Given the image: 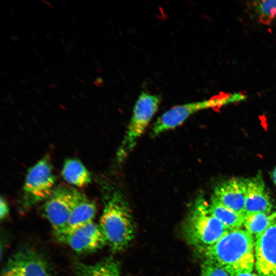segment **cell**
<instances>
[{"instance_id": "obj_1", "label": "cell", "mask_w": 276, "mask_h": 276, "mask_svg": "<svg viewBox=\"0 0 276 276\" xmlns=\"http://www.w3.org/2000/svg\"><path fill=\"white\" fill-rule=\"evenodd\" d=\"M254 237L246 229L228 231L203 250L205 258L219 264L232 274L252 271L255 263Z\"/></svg>"}, {"instance_id": "obj_2", "label": "cell", "mask_w": 276, "mask_h": 276, "mask_svg": "<svg viewBox=\"0 0 276 276\" xmlns=\"http://www.w3.org/2000/svg\"><path fill=\"white\" fill-rule=\"evenodd\" d=\"M99 225L111 250L125 249L133 240L135 224L129 205L119 192L107 201Z\"/></svg>"}, {"instance_id": "obj_3", "label": "cell", "mask_w": 276, "mask_h": 276, "mask_svg": "<svg viewBox=\"0 0 276 276\" xmlns=\"http://www.w3.org/2000/svg\"><path fill=\"white\" fill-rule=\"evenodd\" d=\"M182 231L189 244L203 251L229 231L211 214L209 203L200 195L190 208L184 221Z\"/></svg>"}, {"instance_id": "obj_4", "label": "cell", "mask_w": 276, "mask_h": 276, "mask_svg": "<svg viewBox=\"0 0 276 276\" xmlns=\"http://www.w3.org/2000/svg\"><path fill=\"white\" fill-rule=\"evenodd\" d=\"M159 96L142 91L134 104L130 121L119 149V161L124 160L134 148L152 118L158 110Z\"/></svg>"}, {"instance_id": "obj_5", "label": "cell", "mask_w": 276, "mask_h": 276, "mask_svg": "<svg viewBox=\"0 0 276 276\" xmlns=\"http://www.w3.org/2000/svg\"><path fill=\"white\" fill-rule=\"evenodd\" d=\"M244 99L240 94L220 95L203 101L185 103L171 107L159 117L153 124L151 135L156 136L181 125L195 112L206 108L222 106Z\"/></svg>"}, {"instance_id": "obj_6", "label": "cell", "mask_w": 276, "mask_h": 276, "mask_svg": "<svg viewBox=\"0 0 276 276\" xmlns=\"http://www.w3.org/2000/svg\"><path fill=\"white\" fill-rule=\"evenodd\" d=\"M56 182L49 159L44 157L31 167L25 178L24 200L28 206L46 200L52 194Z\"/></svg>"}, {"instance_id": "obj_7", "label": "cell", "mask_w": 276, "mask_h": 276, "mask_svg": "<svg viewBox=\"0 0 276 276\" xmlns=\"http://www.w3.org/2000/svg\"><path fill=\"white\" fill-rule=\"evenodd\" d=\"M83 194L69 187L55 188L44 201L42 213L52 226L54 232L64 229L74 206Z\"/></svg>"}, {"instance_id": "obj_8", "label": "cell", "mask_w": 276, "mask_h": 276, "mask_svg": "<svg viewBox=\"0 0 276 276\" xmlns=\"http://www.w3.org/2000/svg\"><path fill=\"white\" fill-rule=\"evenodd\" d=\"M57 240L78 254L95 252L107 244L99 224L90 221L74 228L54 232Z\"/></svg>"}, {"instance_id": "obj_9", "label": "cell", "mask_w": 276, "mask_h": 276, "mask_svg": "<svg viewBox=\"0 0 276 276\" xmlns=\"http://www.w3.org/2000/svg\"><path fill=\"white\" fill-rule=\"evenodd\" d=\"M2 276H51L45 259L35 250H19L6 263Z\"/></svg>"}, {"instance_id": "obj_10", "label": "cell", "mask_w": 276, "mask_h": 276, "mask_svg": "<svg viewBox=\"0 0 276 276\" xmlns=\"http://www.w3.org/2000/svg\"><path fill=\"white\" fill-rule=\"evenodd\" d=\"M255 266L261 276H276V220L257 239Z\"/></svg>"}, {"instance_id": "obj_11", "label": "cell", "mask_w": 276, "mask_h": 276, "mask_svg": "<svg viewBox=\"0 0 276 276\" xmlns=\"http://www.w3.org/2000/svg\"><path fill=\"white\" fill-rule=\"evenodd\" d=\"M246 179L233 177L218 185L213 195L223 205L241 214H245Z\"/></svg>"}, {"instance_id": "obj_12", "label": "cell", "mask_w": 276, "mask_h": 276, "mask_svg": "<svg viewBox=\"0 0 276 276\" xmlns=\"http://www.w3.org/2000/svg\"><path fill=\"white\" fill-rule=\"evenodd\" d=\"M272 208L273 204L266 191L261 172L252 178L246 179L245 215L257 213H270Z\"/></svg>"}, {"instance_id": "obj_13", "label": "cell", "mask_w": 276, "mask_h": 276, "mask_svg": "<svg viewBox=\"0 0 276 276\" xmlns=\"http://www.w3.org/2000/svg\"><path fill=\"white\" fill-rule=\"evenodd\" d=\"M76 276H122L119 262L110 257L94 264H78Z\"/></svg>"}, {"instance_id": "obj_14", "label": "cell", "mask_w": 276, "mask_h": 276, "mask_svg": "<svg viewBox=\"0 0 276 276\" xmlns=\"http://www.w3.org/2000/svg\"><path fill=\"white\" fill-rule=\"evenodd\" d=\"M211 214L219 220L228 230L240 228L243 225L245 215L236 212L220 202L213 195L209 203Z\"/></svg>"}, {"instance_id": "obj_15", "label": "cell", "mask_w": 276, "mask_h": 276, "mask_svg": "<svg viewBox=\"0 0 276 276\" xmlns=\"http://www.w3.org/2000/svg\"><path fill=\"white\" fill-rule=\"evenodd\" d=\"M62 176L68 183L78 188H83L91 181L89 172L78 159H67L62 170Z\"/></svg>"}, {"instance_id": "obj_16", "label": "cell", "mask_w": 276, "mask_h": 276, "mask_svg": "<svg viewBox=\"0 0 276 276\" xmlns=\"http://www.w3.org/2000/svg\"><path fill=\"white\" fill-rule=\"evenodd\" d=\"M96 211L97 207L94 202L83 194L73 209L65 229L74 228L93 221Z\"/></svg>"}, {"instance_id": "obj_17", "label": "cell", "mask_w": 276, "mask_h": 276, "mask_svg": "<svg viewBox=\"0 0 276 276\" xmlns=\"http://www.w3.org/2000/svg\"><path fill=\"white\" fill-rule=\"evenodd\" d=\"M276 220V212L257 213L245 215L243 225L256 239Z\"/></svg>"}, {"instance_id": "obj_18", "label": "cell", "mask_w": 276, "mask_h": 276, "mask_svg": "<svg viewBox=\"0 0 276 276\" xmlns=\"http://www.w3.org/2000/svg\"><path fill=\"white\" fill-rule=\"evenodd\" d=\"M256 11L262 19L276 18V0H265L254 3Z\"/></svg>"}, {"instance_id": "obj_19", "label": "cell", "mask_w": 276, "mask_h": 276, "mask_svg": "<svg viewBox=\"0 0 276 276\" xmlns=\"http://www.w3.org/2000/svg\"><path fill=\"white\" fill-rule=\"evenodd\" d=\"M201 276H234L224 267L215 262L205 260L201 266Z\"/></svg>"}, {"instance_id": "obj_20", "label": "cell", "mask_w": 276, "mask_h": 276, "mask_svg": "<svg viewBox=\"0 0 276 276\" xmlns=\"http://www.w3.org/2000/svg\"><path fill=\"white\" fill-rule=\"evenodd\" d=\"M0 204V218L1 220L5 219L8 215L9 209L8 204L2 196L1 197Z\"/></svg>"}, {"instance_id": "obj_21", "label": "cell", "mask_w": 276, "mask_h": 276, "mask_svg": "<svg viewBox=\"0 0 276 276\" xmlns=\"http://www.w3.org/2000/svg\"><path fill=\"white\" fill-rule=\"evenodd\" d=\"M235 276H261L259 274H256L254 272H242L236 274Z\"/></svg>"}, {"instance_id": "obj_22", "label": "cell", "mask_w": 276, "mask_h": 276, "mask_svg": "<svg viewBox=\"0 0 276 276\" xmlns=\"http://www.w3.org/2000/svg\"><path fill=\"white\" fill-rule=\"evenodd\" d=\"M41 2L42 3H43L44 4L49 6L50 7L52 8H54V6H53V5L50 3L49 2L46 1V0H41Z\"/></svg>"}, {"instance_id": "obj_23", "label": "cell", "mask_w": 276, "mask_h": 276, "mask_svg": "<svg viewBox=\"0 0 276 276\" xmlns=\"http://www.w3.org/2000/svg\"><path fill=\"white\" fill-rule=\"evenodd\" d=\"M272 178L273 182L276 186V167H275L273 172H272Z\"/></svg>"}, {"instance_id": "obj_24", "label": "cell", "mask_w": 276, "mask_h": 276, "mask_svg": "<svg viewBox=\"0 0 276 276\" xmlns=\"http://www.w3.org/2000/svg\"><path fill=\"white\" fill-rule=\"evenodd\" d=\"M95 81L98 83H99L100 85H101V84H102L103 83V81L102 79L100 77H97L96 79L95 80Z\"/></svg>"}, {"instance_id": "obj_25", "label": "cell", "mask_w": 276, "mask_h": 276, "mask_svg": "<svg viewBox=\"0 0 276 276\" xmlns=\"http://www.w3.org/2000/svg\"><path fill=\"white\" fill-rule=\"evenodd\" d=\"M49 86L53 90L58 88L57 85H56L55 83L49 84Z\"/></svg>"}, {"instance_id": "obj_26", "label": "cell", "mask_w": 276, "mask_h": 276, "mask_svg": "<svg viewBox=\"0 0 276 276\" xmlns=\"http://www.w3.org/2000/svg\"><path fill=\"white\" fill-rule=\"evenodd\" d=\"M14 37L16 40V41H18V42H20V37H19V36L17 34H15L14 35Z\"/></svg>"}, {"instance_id": "obj_27", "label": "cell", "mask_w": 276, "mask_h": 276, "mask_svg": "<svg viewBox=\"0 0 276 276\" xmlns=\"http://www.w3.org/2000/svg\"><path fill=\"white\" fill-rule=\"evenodd\" d=\"M70 43L73 48L76 46V44L74 41H71Z\"/></svg>"}, {"instance_id": "obj_28", "label": "cell", "mask_w": 276, "mask_h": 276, "mask_svg": "<svg viewBox=\"0 0 276 276\" xmlns=\"http://www.w3.org/2000/svg\"><path fill=\"white\" fill-rule=\"evenodd\" d=\"M9 9H10V11L11 13L14 15L15 14V10L13 8H11L10 7H9Z\"/></svg>"}, {"instance_id": "obj_29", "label": "cell", "mask_w": 276, "mask_h": 276, "mask_svg": "<svg viewBox=\"0 0 276 276\" xmlns=\"http://www.w3.org/2000/svg\"><path fill=\"white\" fill-rule=\"evenodd\" d=\"M61 5L63 7H65V8L66 7V8H67V7H66V3H65V2L64 1H63V0L61 1Z\"/></svg>"}, {"instance_id": "obj_30", "label": "cell", "mask_w": 276, "mask_h": 276, "mask_svg": "<svg viewBox=\"0 0 276 276\" xmlns=\"http://www.w3.org/2000/svg\"><path fill=\"white\" fill-rule=\"evenodd\" d=\"M19 82H20V83L21 86H26V83H25V82L22 80H20Z\"/></svg>"}, {"instance_id": "obj_31", "label": "cell", "mask_w": 276, "mask_h": 276, "mask_svg": "<svg viewBox=\"0 0 276 276\" xmlns=\"http://www.w3.org/2000/svg\"><path fill=\"white\" fill-rule=\"evenodd\" d=\"M82 84H83L84 85H86V82L83 80V79H80L79 81Z\"/></svg>"}, {"instance_id": "obj_32", "label": "cell", "mask_w": 276, "mask_h": 276, "mask_svg": "<svg viewBox=\"0 0 276 276\" xmlns=\"http://www.w3.org/2000/svg\"><path fill=\"white\" fill-rule=\"evenodd\" d=\"M79 95L84 98L86 97L85 95L82 92L79 93Z\"/></svg>"}, {"instance_id": "obj_33", "label": "cell", "mask_w": 276, "mask_h": 276, "mask_svg": "<svg viewBox=\"0 0 276 276\" xmlns=\"http://www.w3.org/2000/svg\"><path fill=\"white\" fill-rule=\"evenodd\" d=\"M32 51H33L34 54L36 55V56H37V57H39V55H38L37 52L34 49H33Z\"/></svg>"}, {"instance_id": "obj_34", "label": "cell", "mask_w": 276, "mask_h": 276, "mask_svg": "<svg viewBox=\"0 0 276 276\" xmlns=\"http://www.w3.org/2000/svg\"><path fill=\"white\" fill-rule=\"evenodd\" d=\"M35 90L39 94H40V95L41 94V90H40L39 89L37 88H35Z\"/></svg>"}, {"instance_id": "obj_35", "label": "cell", "mask_w": 276, "mask_h": 276, "mask_svg": "<svg viewBox=\"0 0 276 276\" xmlns=\"http://www.w3.org/2000/svg\"><path fill=\"white\" fill-rule=\"evenodd\" d=\"M46 38L48 39L49 40H51V36L49 35V34H45V35Z\"/></svg>"}, {"instance_id": "obj_36", "label": "cell", "mask_w": 276, "mask_h": 276, "mask_svg": "<svg viewBox=\"0 0 276 276\" xmlns=\"http://www.w3.org/2000/svg\"><path fill=\"white\" fill-rule=\"evenodd\" d=\"M10 38H11V39L13 41L16 42V40H15V39L14 36L11 35V36H10Z\"/></svg>"}, {"instance_id": "obj_37", "label": "cell", "mask_w": 276, "mask_h": 276, "mask_svg": "<svg viewBox=\"0 0 276 276\" xmlns=\"http://www.w3.org/2000/svg\"><path fill=\"white\" fill-rule=\"evenodd\" d=\"M64 52L66 54H69L70 53V52H71L67 49L64 50Z\"/></svg>"}, {"instance_id": "obj_38", "label": "cell", "mask_w": 276, "mask_h": 276, "mask_svg": "<svg viewBox=\"0 0 276 276\" xmlns=\"http://www.w3.org/2000/svg\"><path fill=\"white\" fill-rule=\"evenodd\" d=\"M80 51H81V53H82L83 54H84V55H85V54H85V52L84 51V50H83V48H81V49H80Z\"/></svg>"}, {"instance_id": "obj_39", "label": "cell", "mask_w": 276, "mask_h": 276, "mask_svg": "<svg viewBox=\"0 0 276 276\" xmlns=\"http://www.w3.org/2000/svg\"><path fill=\"white\" fill-rule=\"evenodd\" d=\"M21 90L22 92H23L25 94H27L26 89H25L24 88H21Z\"/></svg>"}, {"instance_id": "obj_40", "label": "cell", "mask_w": 276, "mask_h": 276, "mask_svg": "<svg viewBox=\"0 0 276 276\" xmlns=\"http://www.w3.org/2000/svg\"><path fill=\"white\" fill-rule=\"evenodd\" d=\"M3 75L6 76V77H8V74L6 72H5V71L3 72Z\"/></svg>"}, {"instance_id": "obj_41", "label": "cell", "mask_w": 276, "mask_h": 276, "mask_svg": "<svg viewBox=\"0 0 276 276\" xmlns=\"http://www.w3.org/2000/svg\"><path fill=\"white\" fill-rule=\"evenodd\" d=\"M7 94L8 95V96H10V97H12V96H13L12 93H10V92L9 91L7 92Z\"/></svg>"}, {"instance_id": "obj_42", "label": "cell", "mask_w": 276, "mask_h": 276, "mask_svg": "<svg viewBox=\"0 0 276 276\" xmlns=\"http://www.w3.org/2000/svg\"><path fill=\"white\" fill-rule=\"evenodd\" d=\"M5 47L8 50H10V47L9 45H7V44H5Z\"/></svg>"}, {"instance_id": "obj_43", "label": "cell", "mask_w": 276, "mask_h": 276, "mask_svg": "<svg viewBox=\"0 0 276 276\" xmlns=\"http://www.w3.org/2000/svg\"><path fill=\"white\" fill-rule=\"evenodd\" d=\"M45 72L46 73H47L48 74H51L50 71H49V70L45 69Z\"/></svg>"}, {"instance_id": "obj_44", "label": "cell", "mask_w": 276, "mask_h": 276, "mask_svg": "<svg viewBox=\"0 0 276 276\" xmlns=\"http://www.w3.org/2000/svg\"><path fill=\"white\" fill-rule=\"evenodd\" d=\"M85 14L87 16H89L90 14V13L89 11H86L85 12Z\"/></svg>"}, {"instance_id": "obj_45", "label": "cell", "mask_w": 276, "mask_h": 276, "mask_svg": "<svg viewBox=\"0 0 276 276\" xmlns=\"http://www.w3.org/2000/svg\"><path fill=\"white\" fill-rule=\"evenodd\" d=\"M49 34L50 36H51V37H55L54 34L53 33H52V32L49 33Z\"/></svg>"}, {"instance_id": "obj_46", "label": "cell", "mask_w": 276, "mask_h": 276, "mask_svg": "<svg viewBox=\"0 0 276 276\" xmlns=\"http://www.w3.org/2000/svg\"><path fill=\"white\" fill-rule=\"evenodd\" d=\"M60 40L64 44H66L65 41L63 39H60Z\"/></svg>"}, {"instance_id": "obj_47", "label": "cell", "mask_w": 276, "mask_h": 276, "mask_svg": "<svg viewBox=\"0 0 276 276\" xmlns=\"http://www.w3.org/2000/svg\"><path fill=\"white\" fill-rule=\"evenodd\" d=\"M26 90H27V94H32V93H31V91H30V90H29V89H27Z\"/></svg>"}, {"instance_id": "obj_48", "label": "cell", "mask_w": 276, "mask_h": 276, "mask_svg": "<svg viewBox=\"0 0 276 276\" xmlns=\"http://www.w3.org/2000/svg\"><path fill=\"white\" fill-rule=\"evenodd\" d=\"M32 35H33L34 37H36L37 36V34L34 32H32Z\"/></svg>"}, {"instance_id": "obj_49", "label": "cell", "mask_w": 276, "mask_h": 276, "mask_svg": "<svg viewBox=\"0 0 276 276\" xmlns=\"http://www.w3.org/2000/svg\"><path fill=\"white\" fill-rule=\"evenodd\" d=\"M14 88L15 89H17V87L16 86V85L14 84H11Z\"/></svg>"}, {"instance_id": "obj_50", "label": "cell", "mask_w": 276, "mask_h": 276, "mask_svg": "<svg viewBox=\"0 0 276 276\" xmlns=\"http://www.w3.org/2000/svg\"><path fill=\"white\" fill-rule=\"evenodd\" d=\"M39 60L41 61L42 63H45L44 61L41 58L39 57Z\"/></svg>"}, {"instance_id": "obj_51", "label": "cell", "mask_w": 276, "mask_h": 276, "mask_svg": "<svg viewBox=\"0 0 276 276\" xmlns=\"http://www.w3.org/2000/svg\"><path fill=\"white\" fill-rule=\"evenodd\" d=\"M70 95H71V96L73 99H76V98H75V97L74 96V95H73V94L70 93Z\"/></svg>"}, {"instance_id": "obj_52", "label": "cell", "mask_w": 276, "mask_h": 276, "mask_svg": "<svg viewBox=\"0 0 276 276\" xmlns=\"http://www.w3.org/2000/svg\"><path fill=\"white\" fill-rule=\"evenodd\" d=\"M11 55L12 57H13L14 58H16V56H15L13 53H11Z\"/></svg>"}, {"instance_id": "obj_53", "label": "cell", "mask_w": 276, "mask_h": 276, "mask_svg": "<svg viewBox=\"0 0 276 276\" xmlns=\"http://www.w3.org/2000/svg\"><path fill=\"white\" fill-rule=\"evenodd\" d=\"M75 79H76L77 80H78V81H80V79L78 77H77V76H75Z\"/></svg>"}, {"instance_id": "obj_54", "label": "cell", "mask_w": 276, "mask_h": 276, "mask_svg": "<svg viewBox=\"0 0 276 276\" xmlns=\"http://www.w3.org/2000/svg\"><path fill=\"white\" fill-rule=\"evenodd\" d=\"M59 32L61 34H62V35H64L63 32L62 31H61V30H60L59 31Z\"/></svg>"}, {"instance_id": "obj_55", "label": "cell", "mask_w": 276, "mask_h": 276, "mask_svg": "<svg viewBox=\"0 0 276 276\" xmlns=\"http://www.w3.org/2000/svg\"><path fill=\"white\" fill-rule=\"evenodd\" d=\"M88 77H89V78L90 79H91V80H94V77L92 76H88Z\"/></svg>"}, {"instance_id": "obj_56", "label": "cell", "mask_w": 276, "mask_h": 276, "mask_svg": "<svg viewBox=\"0 0 276 276\" xmlns=\"http://www.w3.org/2000/svg\"><path fill=\"white\" fill-rule=\"evenodd\" d=\"M32 18L33 19H35V18H37V16L36 15H32Z\"/></svg>"}, {"instance_id": "obj_57", "label": "cell", "mask_w": 276, "mask_h": 276, "mask_svg": "<svg viewBox=\"0 0 276 276\" xmlns=\"http://www.w3.org/2000/svg\"><path fill=\"white\" fill-rule=\"evenodd\" d=\"M67 61H68L69 62H70L71 64H73V62H72V61H71L70 59H67Z\"/></svg>"}, {"instance_id": "obj_58", "label": "cell", "mask_w": 276, "mask_h": 276, "mask_svg": "<svg viewBox=\"0 0 276 276\" xmlns=\"http://www.w3.org/2000/svg\"><path fill=\"white\" fill-rule=\"evenodd\" d=\"M90 55L91 56V57L93 59H95L94 56L91 53L90 54Z\"/></svg>"}, {"instance_id": "obj_59", "label": "cell", "mask_w": 276, "mask_h": 276, "mask_svg": "<svg viewBox=\"0 0 276 276\" xmlns=\"http://www.w3.org/2000/svg\"><path fill=\"white\" fill-rule=\"evenodd\" d=\"M4 71H5V72H6L7 73H8V74L9 73V71H8V70H7V69H5Z\"/></svg>"}, {"instance_id": "obj_60", "label": "cell", "mask_w": 276, "mask_h": 276, "mask_svg": "<svg viewBox=\"0 0 276 276\" xmlns=\"http://www.w3.org/2000/svg\"><path fill=\"white\" fill-rule=\"evenodd\" d=\"M78 72L79 74H83V72H82V71H78Z\"/></svg>"}, {"instance_id": "obj_61", "label": "cell", "mask_w": 276, "mask_h": 276, "mask_svg": "<svg viewBox=\"0 0 276 276\" xmlns=\"http://www.w3.org/2000/svg\"><path fill=\"white\" fill-rule=\"evenodd\" d=\"M81 19L83 20V21L85 22V23H86V21H85V20L84 19H83L82 17L81 18Z\"/></svg>"}, {"instance_id": "obj_62", "label": "cell", "mask_w": 276, "mask_h": 276, "mask_svg": "<svg viewBox=\"0 0 276 276\" xmlns=\"http://www.w3.org/2000/svg\"><path fill=\"white\" fill-rule=\"evenodd\" d=\"M75 32L78 34H80V32L79 31H75Z\"/></svg>"}, {"instance_id": "obj_63", "label": "cell", "mask_w": 276, "mask_h": 276, "mask_svg": "<svg viewBox=\"0 0 276 276\" xmlns=\"http://www.w3.org/2000/svg\"><path fill=\"white\" fill-rule=\"evenodd\" d=\"M74 64H75L76 66H79V67L80 66L78 64H77V63H75Z\"/></svg>"}, {"instance_id": "obj_64", "label": "cell", "mask_w": 276, "mask_h": 276, "mask_svg": "<svg viewBox=\"0 0 276 276\" xmlns=\"http://www.w3.org/2000/svg\"><path fill=\"white\" fill-rule=\"evenodd\" d=\"M19 14L20 15H21V16L23 15L20 12H19Z\"/></svg>"}]
</instances>
